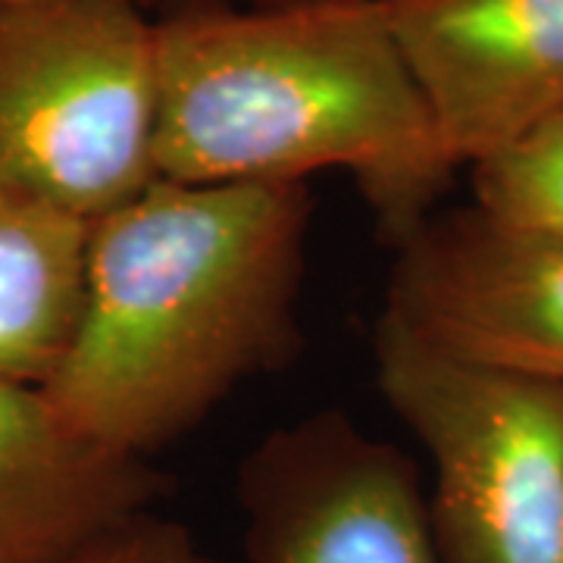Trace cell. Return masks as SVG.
<instances>
[{"mask_svg":"<svg viewBox=\"0 0 563 563\" xmlns=\"http://www.w3.org/2000/svg\"><path fill=\"white\" fill-rule=\"evenodd\" d=\"M157 22L135 0H0V185L85 222L157 179Z\"/></svg>","mask_w":563,"mask_h":563,"instance_id":"3","label":"cell"},{"mask_svg":"<svg viewBox=\"0 0 563 563\" xmlns=\"http://www.w3.org/2000/svg\"><path fill=\"white\" fill-rule=\"evenodd\" d=\"M73 563H222L179 520L154 507L110 529Z\"/></svg>","mask_w":563,"mask_h":563,"instance_id":"11","label":"cell"},{"mask_svg":"<svg viewBox=\"0 0 563 563\" xmlns=\"http://www.w3.org/2000/svg\"><path fill=\"white\" fill-rule=\"evenodd\" d=\"M466 173L479 210L514 225L563 235V113Z\"/></svg>","mask_w":563,"mask_h":563,"instance_id":"10","label":"cell"},{"mask_svg":"<svg viewBox=\"0 0 563 563\" xmlns=\"http://www.w3.org/2000/svg\"><path fill=\"white\" fill-rule=\"evenodd\" d=\"M161 495L151 463L81 442L41 388L0 385V563H73Z\"/></svg>","mask_w":563,"mask_h":563,"instance_id":"8","label":"cell"},{"mask_svg":"<svg viewBox=\"0 0 563 563\" xmlns=\"http://www.w3.org/2000/svg\"><path fill=\"white\" fill-rule=\"evenodd\" d=\"M379 391L432 466L444 563H563V388L461 361L376 322Z\"/></svg>","mask_w":563,"mask_h":563,"instance_id":"4","label":"cell"},{"mask_svg":"<svg viewBox=\"0 0 563 563\" xmlns=\"http://www.w3.org/2000/svg\"><path fill=\"white\" fill-rule=\"evenodd\" d=\"M154 166L188 185L342 169L391 244L439 210L461 173L383 0L191 10L157 22Z\"/></svg>","mask_w":563,"mask_h":563,"instance_id":"2","label":"cell"},{"mask_svg":"<svg viewBox=\"0 0 563 563\" xmlns=\"http://www.w3.org/2000/svg\"><path fill=\"white\" fill-rule=\"evenodd\" d=\"M239 504L247 563H444L413 461L342 410L257 444Z\"/></svg>","mask_w":563,"mask_h":563,"instance_id":"5","label":"cell"},{"mask_svg":"<svg viewBox=\"0 0 563 563\" xmlns=\"http://www.w3.org/2000/svg\"><path fill=\"white\" fill-rule=\"evenodd\" d=\"M395 251L385 313L461 361L563 388V235L470 203Z\"/></svg>","mask_w":563,"mask_h":563,"instance_id":"6","label":"cell"},{"mask_svg":"<svg viewBox=\"0 0 563 563\" xmlns=\"http://www.w3.org/2000/svg\"><path fill=\"white\" fill-rule=\"evenodd\" d=\"M383 3L457 169L563 113V0Z\"/></svg>","mask_w":563,"mask_h":563,"instance_id":"7","label":"cell"},{"mask_svg":"<svg viewBox=\"0 0 563 563\" xmlns=\"http://www.w3.org/2000/svg\"><path fill=\"white\" fill-rule=\"evenodd\" d=\"M307 181L157 179L91 222L76 335L41 388L81 442L147 461L298 351Z\"/></svg>","mask_w":563,"mask_h":563,"instance_id":"1","label":"cell"},{"mask_svg":"<svg viewBox=\"0 0 563 563\" xmlns=\"http://www.w3.org/2000/svg\"><path fill=\"white\" fill-rule=\"evenodd\" d=\"M91 222L0 185V385L44 388L76 335Z\"/></svg>","mask_w":563,"mask_h":563,"instance_id":"9","label":"cell"}]
</instances>
